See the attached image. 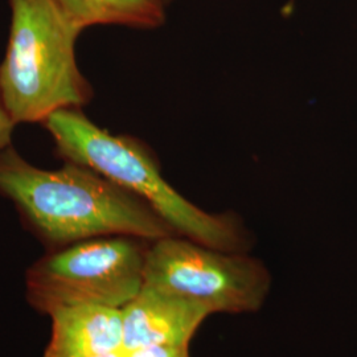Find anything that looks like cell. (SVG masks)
<instances>
[{
    "label": "cell",
    "instance_id": "6da1fadb",
    "mask_svg": "<svg viewBox=\"0 0 357 357\" xmlns=\"http://www.w3.org/2000/svg\"><path fill=\"white\" fill-rule=\"evenodd\" d=\"M0 195L48 250L105 236L155 241L176 234L141 197L89 167L40 168L13 144L0 153Z\"/></svg>",
    "mask_w": 357,
    "mask_h": 357
},
{
    "label": "cell",
    "instance_id": "7a4b0ae2",
    "mask_svg": "<svg viewBox=\"0 0 357 357\" xmlns=\"http://www.w3.org/2000/svg\"><path fill=\"white\" fill-rule=\"evenodd\" d=\"M41 126L61 162L89 167L137 195L178 236L224 252L245 253L249 240L238 220L205 212L188 202L163 178L156 156L138 138L100 128L84 109L57 112Z\"/></svg>",
    "mask_w": 357,
    "mask_h": 357
},
{
    "label": "cell",
    "instance_id": "3957f363",
    "mask_svg": "<svg viewBox=\"0 0 357 357\" xmlns=\"http://www.w3.org/2000/svg\"><path fill=\"white\" fill-rule=\"evenodd\" d=\"M8 8L0 94L15 125H43L57 112L88 106L94 89L76 53L84 31L54 0H8Z\"/></svg>",
    "mask_w": 357,
    "mask_h": 357
},
{
    "label": "cell",
    "instance_id": "277c9868",
    "mask_svg": "<svg viewBox=\"0 0 357 357\" xmlns=\"http://www.w3.org/2000/svg\"><path fill=\"white\" fill-rule=\"evenodd\" d=\"M150 243L105 236L48 250L26 271L28 303L48 317L65 307L123 308L143 287Z\"/></svg>",
    "mask_w": 357,
    "mask_h": 357
},
{
    "label": "cell",
    "instance_id": "5b68a950",
    "mask_svg": "<svg viewBox=\"0 0 357 357\" xmlns=\"http://www.w3.org/2000/svg\"><path fill=\"white\" fill-rule=\"evenodd\" d=\"M143 286L192 301L211 315L243 314L264 306L271 277L261 261L245 253L174 234L150 243Z\"/></svg>",
    "mask_w": 357,
    "mask_h": 357
},
{
    "label": "cell",
    "instance_id": "8992f818",
    "mask_svg": "<svg viewBox=\"0 0 357 357\" xmlns=\"http://www.w3.org/2000/svg\"><path fill=\"white\" fill-rule=\"evenodd\" d=\"M211 314L204 307L143 286L122 308L123 351L153 345H190Z\"/></svg>",
    "mask_w": 357,
    "mask_h": 357
},
{
    "label": "cell",
    "instance_id": "52a82bcc",
    "mask_svg": "<svg viewBox=\"0 0 357 357\" xmlns=\"http://www.w3.org/2000/svg\"><path fill=\"white\" fill-rule=\"evenodd\" d=\"M50 318L51 339L43 357H94L123 349L122 308L65 307Z\"/></svg>",
    "mask_w": 357,
    "mask_h": 357
},
{
    "label": "cell",
    "instance_id": "ba28073f",
    "mask_svg": "<svg viewBox=\"0 0 357 357\" xmlns=\"http://www.w3.org/2000/svg\"><path fill=\"white\" fill-rule=\"evenodd\" d=\"M82 31L90 26H121L155 29L165 24L166 8L156 0H54Z\"/></svg>",
    "mask_w": 357,
    "mask_h": 357
},
{
    "label": "cell",
    "instance_id": "9c48e42d",
    "mask_svg": "<svg viewBox=\"0 0 357 357\" xmlns=\"http://www.w3.org/2000/svg\"><path fill=\"white\" fill-rule=\"evenodd\" d=\"M126 352V351H125ZM128 357H191L190 345H153L126 352Z\"/></svg>",
    "mask_w": 357,
    "mask_h": 357
},
{
    "label": "cell",
    "instance_id": "30bf717a",
    "mask_svg": "<svg viewBox=\"0 0 357 357\" xmlns=\"http://www.w3.org/2000/svg\"><path fill=\"white\" fill-rule=\"evenodd\" d=\"M15 128L16 125L8 114L0 94V153L13 146Z\"/></svg>",
    "mask_w": 357,
    "mask_h": 357
},
{
    "label": "cell",
    "instance_id": "8fae6325",
    "mask_svg": "<svg viewBox=\"0 0 357 357\" xmlns=\"http://www.w3.org/2000/svg\"><path fill=\"white\" fill-rule=\"evenodd\" d=\"M94 357H128V355L123 349H119V351H114V352H109V354H103V355Z\"/></svg>",
    "mask_w": 357,
    "mask_h": 357
},
{
    "label": "cell",
    "instance_id": "7c38bea8",
    "mask_svg": "<svg viewBox=\"0 0 357 357\" xmlns=\"http://www.w3.org/2000/svg\"><path fill=\"white\" fill-rule=\"evenodd\" d=\"M156 1H158L162 7H165V8H166L167 6H169L174 0H156Z\"/></svg>",
    "mask_w": 357,
    "mask_h": 357
}]
</instances>
